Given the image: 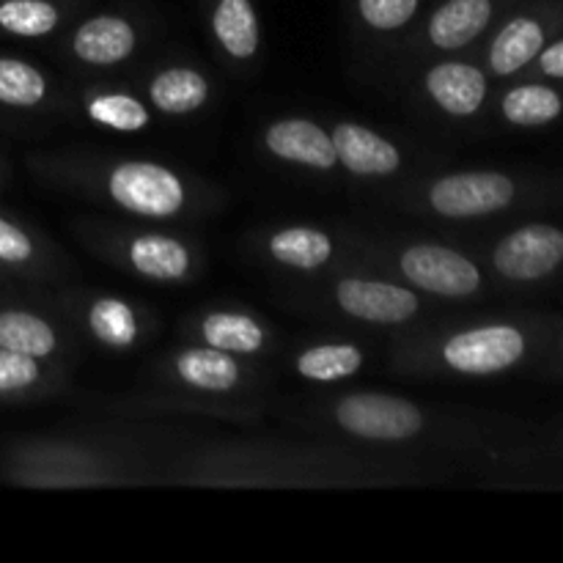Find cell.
<instances>
[{"label":"cell","instance_id":"4","mask_svg":"<svg viewBox=\"0 0 563 563\" xmlns=\"http://www.w3.org/2000/svg\"><path fill=\"white\" fill-rule=\"evenodd\" d=\"M27 163L49 185L104 203L141 223H176L207 214L218 196L214 187L159 159L66 152L36 154Z\"/></svg>","mask_w":563,"mask_h":563},{"label":"cell","instance_id":"33","mask_svg":"<svg viewBox=\"0 0 563 563\" xmlns=\"http://www.w3.org/2000/svg\"><path fill=\"white\" fill-rule=\"evenodd\" d=\"M526 71H533L537 77H542L544 82H553V86H561L563 82V36L555 33L548 44L537 53V58L531 60Z\"/></svg>","mask_w":563,"mask_h":563},{"label":"cell","instance_id":"25","mask_svg":"<svg viewBox=\"0 0 563 563\" xmlns=\"http://www.w3.org/2000/svg\"><path fill=\"white\" fill-rule=\"evenodd\" d=\"M209 38L231 64H253L262 55V14L256 0H207Z\"/></svg>","mask_w":563,"mask_h":563},{"label":"cell","instance_id":"23","mask_svg":"<svg viewBox=\"0 0 563 563\" xmlns=\"http://www.w3.org/2000/svg\"><path fill=\"white\" fill-rule=\"evenodd\" d=\"M115 416L143 418L157 416V412H190V416H212L220 421L231 423H253L258 418V407L247 399H234V396H203L190 394V390H157V394H137L119 399L113 405Z\"/></svg>","mask_w":563,"mask_h":563},{"label":"cell","instance_id":"20","mask_svg":"<svg viewBox=\"0 0 563 563\" xmlns=\"http://www.w3.org/2000/svg\"><path fill=\"white\" fill-rule=\"evenodd\" d=\"M330 137H333L339 170L355 176V179H394L407 165V157L399 143L385 137L383 132L372 130L368 124H361V121H335L330 126Z\"/></svg>","mask_w":563,"mask_h":563},{"label":"cell","instance_id":"2","mask_svg":"<svg viewBox=\"0 0 563 563\" xmlns=\"http://www.w3.org/2000/svg\"><path fill=\"white\" fill-rule=\"evenodd\" d=\"M311 434L330 443L357 445L383 454L412 456L418 460L429 451H476V456H511L506 432H495L478 421H465L454 412L421 405L407 396L385 390H346L319 401L306 418Z\"/></svg>","mask_w":563,"mask_h":563},{"label":"cell","instance_id":"30","mask_svg":"<svg viewBox=\"0 0 563 563\" xmlns=\"http://www.w3.org/2000/svg\"><path fill=\"white\" fill-rule=\"evenodd\" d=\"M498 113L504 124L515 130H544L553 126L563 113L559 86L544 80L511 82L498 99Z\"/></svg>","mask_w":563,"mask_h":563},{"label":"cell","instance_id":"16","mask_svg":"<svg viewBox=\"0 0 563 563\" xmlns=\"http://www.w3.org/2000/svg\"><path fill=\"white\" fill-rule=\"evenodd\" d=\"M421 91L445 119L473 121L487 108L493 77L478 60L443 58L423 69Z\"/></svg>","mask_w":563,"mask_h":563},{"label":"cell","instance_id":"35","mask_svg":"<svg viewBox=\"0 0 563 563\" xmlns=\"http://www.w3.org/2000/svg\"><path fill=\"white\" fill-rule=\"evenodd\" d=\"M5 179H9V168H5V159L3 154H0V187L5 185Z\"/></svg>","mask_w":563,"mask_h":563},{"label":"cell","instance_id":"6","mask_svg":"<svg viewBox=\"0 0 563 563\" xmlns=\"http://www.w3.org/2000/svg\"><path fill=\"white\" fill-rule=\"evenodd\" d=\"M77 231L88 251L146 284H192L203 267V251L198 242L179 231L146 223H99V220H88Z\"/></svg>","mask_w":563,"mask_h":563},{"label":"cell","instance_id":"14","mask_svg":"<svg viewBox=\"0 0 563 563\" xmlns=\"http://www.w3.org/2000/svg\"><path fill=\"white\" fill-rule=\"evenodd\" d=\"M511 0H438L412 33V44L427 53L462 55L484 42Z\"/></svg>","mask_w":563,"mask_h":563},{"label":"cell","instance_id":"28","mask_svg":"<svg viewBox=\"0 0 563 563\" xmlns=\"http://www.w3.org/2000/svg\"><path fill=\"white\" fill-rule=\"evenodd\" d=\"M82 119L115 135H137L154 126V113L146 99L124 88H88L77 99Z\"/></svg>","mask_w":563,"mask_h":563},{"label":"cell","instance_id":"8","mask_svg":"<svg viewBox=\"0 0 563 563\" xmlns=\"http://www.w3.org/2000/svg\"><path fill=\"white\" fill-rule=\"evenodd\" d=\"M528 187L520 176L498 168L449 170L423 179L407 192V207L451 223L498 218L526 201Z\"/></svg>","mask_w":563,"mask_h":563},{"label":"cell","instance_id":"29","mask_svg":"<svg viewBox=\"0 0 563 563\" xmlns=\"http://www.w3.org/2000/svg\"><path fill=\"white\" fill-rule=\"evenodd\" d=\"M55 99L53 77L22 55L0 53V110L38 113Z\"/></svg>","mask_w":563,"mask_h":563},{"label":"cell","instance_id":"3","mask_svg":"<svg viewBox=\"0 0 563 563\" xmlns=\"http://www.w3.org/2000/svg\"><path fill=\"white\" fill-rule=\"evenodd\" d=\"M561 324L555 317L509 313L460 328L407 333L394 346V368L410 377L489 379L559 363Z\"/></svg>","mask_w":563,"mask_h":563},{"label":"cell","instance_id":"22","mask_svg":"<svg viewBox=\"0 0 563 563\" xmlns=\"http://www.w3.org/2000/svg\"><path fill=\"white\" fill-rule=\"evenodd\" d=\"M0 269L20 284H47L60 278L66 258L47 236L0 209Z\"/></svg>","mask_w":563,"mask_h":563},{"label":"cell","instance_id":"15","mask_svg":"<svg viewBox=\"0 0 563 563\" xmlns=\"http://www.w3.org/2000/svg\"><path fill=\"white\" fill-rule=\"evenodd\" d=\"M143 44V25L126 11H97L82 16L66 33L71 60L86 69H115L135 58Z\"/></svg>","mask_w":563,"mask_h":563},{"label":"cell","instance_id":"19","mask_svg":"<svg viewBox=\"0 0 563 563\" xmlns=\"http://www.w3.org/2000/svg\"><path fill=\"white\" fill-rule=\"evenodd\" d=\"M258 253L286 273L319 275L341 262V242L322 225L291 223L264 231L258 236Z\"/></svg>","mask_w":563,"mask_h":563},{"label":"cell","instance_id":"7","mask_svg":"<svg viewBox=\"0 0 563 563\" xmlns=\"http://www.w3.org/2000/svg\"><path fill=\"white\" fill-rule=\"evenodd\" d=\"M368 262L385 275L401 280L418 295L443 302H471L487 295V269L454 245L427 240H407L396 245L366 247Z\"/></svg>","mask_w":563,"mask_h":563},{"label":"cell","instance_id":"31","mask_svg":"<svg viewBox=\"0 0 563 563\" xmlns=\"http://www.w3.org/2000/svg\"><path fill=\"white\" fill-rule=\"evenodd\" d=\"M77 11V0H0V36L42 42Z\"/></svg>","mask_w":563,"mask_h":563},{"label":"cell","instance_id":"5","mask_svg":"<svg viewBox=\"0 0 563 563\" xmlns=\"http://www.w3.org/2000/svg\"><path fill=\"white\" fill-rule=\"evenodd\" d=\"M159 445L146 434H31L0 449V482L25 489H102L159 484Z\"/></svg>","mask_w":563,"mask_h":563},{"label":"cell","instance_id":"1","mask_svg":"<svg viewBox=\"0 0 563 563\" xmlns=\"http://www.w3.org/2000/svg\"><path fill=\"white\" fill-rule=\"evenodd\" d=\"M412 456L383 454L346 443H273V440H198L165 445L159 484L214 489H352L405 484L427 476Z\"/></svg>","mask_w":563,"mask_h":563},{"label":"cell","instance_id":"26","mask_svg":"<svg viewBox=\"0 0 563 563\" xmlns=\"http://www.w3.org/2000/svg\"><path fill=\"white\" fill-rule=\"evenodd\" d=\"M69 368L66 363H47L0 350V410L58 396L69 385Z\"/></svg>","mask_w":563,"mask_h":563},{"label":"cell","instance_id":"18","mask_svg":"<svg viewBox=\"0 0 563 563\" xmlns=\"http://www.w3.org/2000/svg\"><path fill=\"white\" fill-rule=\"evenodd\" d=\"M262 148L284 165L330 176L339 170L330 126L308 115H280L262 130Z\"/></svg>","mask_w":563,"mask_h":563},{"label":"cell","instance_id":"9","mask_svg":"<svg viewBox=\"0 0 563 563\" xmlns=\"http://www.w3.org/2000/svg\"><path fill=\"white\" fill-rule=\"evenodd\" d=\"M561 0H511L484 36L482 66L493 80L526 75L539 49L561 33Z\"/></svg>","mask_w":563,"mask_h":563},{"label":"cell","instance_id":"24","mask_svg":"<svg viewBox=\"0 0 563 563\" xmlns=\"http://www.w3.org/2000/svg\"><path fill=\"white\" fill-rule=\"evenodd\" d=\"M212 97V80L192 64H165L143 82V99L152 113L163 119H187L201 113Z\"/></svg>","mask_w":563,"mask_h":563},{"label":"cell","instance_id":"12","mask_svg":"<svg viewBox=\"0 0 563 563\" xmlns=\"http://www.w3.org/2000/svg\"><path fill=\"white\" fill-rule=\"evenodd\" d=\"M60 308L71 328L80 330L82 339L115 355L137 350L152 330L146 308L113 291H71L64 297Z\"/></svg>","mask_w":563,"mask_h":563},{"label":"cell","instance_id":"17","mask_svg":"<svg viewBox=\"0 0 563 563\" xmlns=\"http://www.w3.org/2000/svg\"><path fill=\"white\" fill-rule=\"evenodd\" d=\"M190 344L212 346L229 355L258 361L275 350V333L262 317L242 308H207L181 328Z\"/></svg>","mask_w":563,"mask_h":563},{"label":"cell","instance_id":"34","mask_svg":"<svg viewBox=\"0 0 563 563\" xmlns=\"http://www.w3.org/2000/svg\"><path fill=\"white\" fill-rule=\"evenodd\" d=\"M16 284H20V280H14L9 273H3V269H0V295H5V291L14 289Z\"/></svg>","mask_w":563,"mask_h":563},{"label":"cell","instance_id":"27","mask_svg":"<svg viewBox=\"0 0 563 563\" xmlns=\"http://www.w3.org/2000/svg\"><path fill=\"white\" fill-rule=\"evenodd\" d=\"M368 363V352L361 341L330 339L313 341L291 355V372L311 385H339L361 374Z\"/></svg>","mask_w":563,"mask_h":563},{"label":"cell","instance_id":"10","mask_svg":"<svg viewBox=\"0 0 563 563\" xmlns=\"http://www.w3.org/2000/svg\"><path fill=\"white\" fill-rule=\"evenodd\" d=\"M328 302L344 319L366 328H410L421 319L423 295L390 275L339 269L328 284Z\"/></svg>","mask_w":563,"mask_h":563},{"label":"cell","instance_id":"32","mask_svg":"<svg viewBox=\"0 0 563 563\" xmlns=\"http://www.w3.org/2000/svg\"><path fill=\"white\" fill-rule=\"evenodd\" d=\"M427 0H352L357 25L372 36H401L421 20Z\"/></svg>","mask_w":563,"mask_h":563},{"label":"cell","instance_id":"21","mask_svg":"<svg viewBox=\"0 0 563 563\" xmlns=\"http://www.w3.org/2000/svg\"><path fill=\"white\" fill-rule=\"evenodd\" d=\"M0 350L71 366L75 344L64 324L22 302H0Z\"/></svg>","mask_w":563,"mask_h":563},{"label":"cell","instance_id":"13","mask_svg":"<svg viewBox=\"0 0 563 563\" xmlns=\"http://www.w3.org/2000/svg\"><path fill=\"white\" fill-rule=\"evenodd\" d=\"M159 374L179 390L203 396H234L262 388V374L256 363L203 344H185L163 357Z\"/></svg>","mask_w":563,"mask_h":563},{"label":"cell","instance_id":"11","mask_svg":"<svg viewBox=\"0 0 563 563\" xmlns=\"http://www.w3.org/2000/svg\"><path fill=\"white\" fill-rule=\"evenodd\" d=\"M487 273L506 286H542L553 280L563 267V231L548 220H531L489 245Z\"/></svg>","mask_w":563,"mask_h":563}]
</instances>
